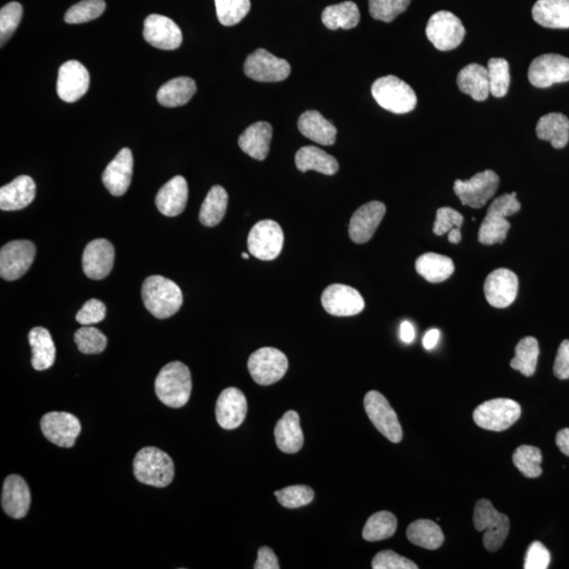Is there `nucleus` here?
Instances as JSON below:
<instances>
[{
	"mask_svg": "<svg viewBox=\"0 0 569 569\" xmlns=\"http://www.w3.org/2000/svg\"><path fill=\"white\" fill-rule=\"evenodd\" d=\"M277 501L286 508H299L310 504L315 491L309 486L293 485L275 492Z\"/></svg>",
	"mask_w": 569,
	"mask_h": 569,
	"instance_id": "nucleus-49",
	"label": "nucleus"
},
{
	"mask_svg": "<svg viewBox=\"0 0 569 569\" xmlns=\"http://www.w3.org/2000/svg\"><path fill=\"white\" fill-rule=\"evenodd\" d=\"M104 10H106L104 0H83L67 11L65 21L70 25H78V23L95 21L103 13Z\"/></svg>",
	"mask_w": 569,
	"mask_h": 569,
	"instance_id": "nucleus-46",
	"label": "nucleus"
},
{
	"mask_svg": "<svg viewBox=\"0 0 569 569\" xmlns=\"http://www.w3.org/2000/svg\"><path fill=\"white\" fill-rule=\"evenodd\" d=\"M37 248L30 241H13L0 252V276L5 281H16L25 276L32 266Z\"/></svg>",
	"mask_w": 569,
	"mask_h": 569,
	"instance_id": "nucleus-14",
	"label": "nucleus"
},
{
	"mask_svg": "<svg viewBox=\"0 0 569 569\" xmlns=\"http://www.w3.org/2000/svg\"><path fill=\"white\" fill-rule=\"evenodd\" d=\"M274 129L266 121H258L248 127L239 138L241 149L257 161H264L269 153Z\"/></svg>",
	"mask_w": 569,
	"mask_h": 569,
	"instance_id": "nucleus-30",
	"label": "nucleus"
},
{
	"mask_svg": "<svg viewBox=\"0 0 569 569\" xmlns=\"http://www.w3.org/2000/svg\"><path fill=\"white\" fill-rule=\"evenodd\" d=\"M276 442L284 454H296L304 445V434L301 432L300 416L294 410L284 414L275 427Z\"/></svg>",
	"mask_w": 569,
	"mask_h": 569,
	"instance_id": "nucleus-28",
	"label": "nucleus"
},
{
	"mask_svg": "<svg viewBox=\"0 0 569 569\" xmlns=\"http://www.w3.org/2000/svg\"><path fill=\"white\" fill-rule=\"evenodd\" d=\"M556 444L559 447L562 454L569 457V428L562 429L557 433Z\"/></svg>",
	"mask_w": 569,
	"mask_h": 569,
	"instance_id": "nucleus-57",
	"label": "nucleus"
},
{
	"mask_svg": "<svg viewBox=\"0 0 569 569\" xmlns=\"http://www.w3.org/2000/svg\"><path fill=\"white\" fill-rule=\"evenodd\" d=\"M248 251L260 260H276L282 252L284 232L275 220L264 219L249 232Z\"/></svg>",
	"mask_w": 569,
	"mask_h": 569,
	"instance_id": "nucleus-11",
	"label": "nucleus"
},
{
	"mask_svg": "<svg viewBox=\"0 0 569 569\" xmlns=\"http://www.w3.org/2000/svg\"><path fill=\"white\" fill-rule=\"evenodd\" d=\"M361 20L358 5L353 2H344L329 5L323 11L322 21L329 30H350L356 28Z\"/></svg>",
	"mask_w": 569,
	"mask_h": 569,
	"instance_id": "nucleus-38",
	"label": "nucleus"
},
{
	"mask_svg": "<svg viewBox=\"0 0 569 569\" xmlns=\"http://www.w3.org/2000/svg\"><path fill=\"white\" fill-rule=\"evenodd\" d=\"M298 127L301 135L311 139L312 142L323 146H331L335 143L336 132H338L336 128L316 110H309L301 114Z\"/></svg>",
	"mask_w": 569,
	"mask_h": 569,
	"instance_id": "nucleus-31",
	"label": "nucleus"
},
{
	"mask_svg": "<svg viewBox=\"0 0 569 569\" xmlns=\"http://www.w3.org/2000/svg\"><path fill=\"white\" fill-rule=\"evenodd\" d=\"M514 466L526 478L536 479L542 474V452L535 446L522 445L513 455Z\"/></svg>",
	"mask_w": 569,
	"mask_h": 569,
	"instance_id": "nucleus-43",
	"label": "nucleus"
},
{
	"mask_svg": "<svg viewBox=\"0 0 569 569\" xmlns=\"http://www.w3.org/2000/svg\"><path fill=\"white\" fill-rule=\"evenodd\" d=\"M518 276L512 270L500 268L492 271L486 277L484 294L492 307L507 308L512 305L518 295Z\"/></svg>",
	"mask_w": 569,
	"mask_h": 569,
	"instance_id": "nucleus-20",
	"label": "nucleus"
},
{
	"mask_svg": "<svg viewBox=\"0 0 569 569\" xmlns=\"http://www.w3.org/2000/svg\"><path fill=\"white\" fill-rule=\"evenodd\" d=\"M554 375L559 380H569V340L561 342L555 359Z\"/></svg>",
	"mask_w": 569,
	"mask_h": 569,
	"instance_id": "nucleus-55",
	"label": "nucleus"
},
{
	"mask_svg": "<svg viewBox=\"0 0 569 569\" xmlns=\"http://www.w3.org/2000/svg\"><path fill=\"white\" fill-rule=\"evenodd\" d=\"M254 569H278V560L276 555L269 548L263 547L258 551V559L253 566Z\"/></svg>",
	"mask_w": 569,
	"mask_h": 569,
	"instance_id": "nucleus-56",
	"label": "nucleus"
},
{
	"mask_svg": "<svg viewBox=\"0 0 569 569\" xmlns=\"http://www.w3.org/2000/svg\"><path fill=\"white\" fill-rule=\"evenodd\" d=\"M31 505V492L21 475L11 474L4 480L2 492V507L11 518L22 519Z\"/></svg>",
	"mask_w": 569,
	"mask_h": 569,
	"instance_id": "nucleus-24",
	"label": "nucleus"
},
{
	"mask_svg": "<svg viewBox=\"0 0 569 569\" xmlns=\"http://www.w3.org/2000/svg\"><path fill=\"white\" fill-rule=\"evenodd\" d=\"M188 202V184L185 177L177 176L160 189L155 204L165 217L174 218L183 213Z\"/></svg>",
	"mask_w": 569,
	"mask_h": 569,
	"instance_id": "nucleus-26",
	"label": "nucleus"
},
{
	"mask_svg": "<svg viewBox=\"0 0 569 569\" xmlns=\"http://www.w3.org/2000/svg\"><path fill=\"white\" fill-rule=\"evenodd\" d=\"M115 252L111 243L98 239L87 245L83 254V269L91 280H103L111 272Z\"/></svg>",
	"mask_w": 569,
	"mask_h": 569,
	"instance_id": "nucleus-23",
	"label": "nucleus"
},
{
	"mask_svg": "<svg viewBox=\"0 0 569 569\" xmlns=\"http://www.w3.org/2000/svg\"><path fill=\"white\" fill-rule=\"evenodd\" d=\"M426 35L440 51H450L458 48L466 37V28L455 14L449 11H440L429 19Z\"/></svg>",
	"mask_w": 569,
	"mask_h": 569,
	"instance_id": "nucleus-9",
	"label": "nucleus"
},
{
	"mask_svg": "<svg viewBox=\"0 0 569 569\" xmlns=\"http://www.w3.org/2000/svg\"><path fill=\"white\" fill-rule=\"evenodd\" d=\"M440 331L438 329H431L427 331L423 339V346L427 350H432L437 346L440 340Z\"/></svg>",
	"mask_w": 569,
	"mask_h": 569,
	"instance_id": "nucleus-59",
	"label": "nucleus"
},
{
	"mask_svg": "<svg viewBox=\"0 0 569 569\" xmlns=\"http://www.w3.org/2000/svg\"><path fill=\"white\" fill-rule=\"evenodd\" d=\"M540 354L539 342L533 336H526L515 346V357L510 362V367L525 376L536 373Z\"/></svg>",
	"mask_w": 569,
	"mask_h": 569,
	"instance_id": "nucleus-41",
	"label": "nucleus"
},
{
	"mask_svg": "<svg viewBox=\"0 0 569 569\" xmlns=\"http://www.w3.org/2000/svg\"><path fill=\"white\" fill-rule=\"evenodd\" d=\"M400 340L406 342V344H410V342H414L416 333L412 324L408 321H405L400 324Z\"/></svg>",
	"mask_w": 569,
	"mask_h": 569,
	"instance_id": "nucleus-58",
	"label": "nucleus"
},
{
	"mask_svg": "<svg viewBox=\"0 0 569 569\" xmlns=\"http://www.w3.org/2000/svg\"><path fill=\"white\" fill-rule=\"evenodd\" d=\"M416 269L427 282L438 284L449 280L455 272V264L445 255L429 252L416 260Z\"/></svg>",
	"mask_w": 569,
	"mask_h": 569,
	"instance_id": "nucleus-36",
	"label": "nucleus"
},
{
	"mask_svg": "<svg viewBox=\"0 0 569 569\" xmlns=\"http://www.w3.org/2000/svg\"><path fill=\"white\" fill-rule=\"evenodd\" d=\"M107 308L100 300L92 299L87 301L78 312L77 321L83 326H91L103 321L106 317Z\"/></svg>",
	"mask_w": 569,
	"mask_h": 569,
	"instance_id": "nucleus-53",
	"label": "nucleus"
},
{
	"mask_svg": "<svg viewBox=\"0 0 569 569\" xmlns=\"http://www.w3.org/2000/svg\"><path fill=\"white\" fill-rule=\"evenodd\" d=\"M32 347V366L35 370L49 369L55 362L56 348L49 330L35 327L29 334Z\"/></svg>",
	"mask_w": 569,
	"mask_h": 569,
	"instance_id": "nucleus-35",
	"label": "nucleus"
},
{
	"mask_svg": "<svg viewBox=\"0 0 569 569\" xmlns=\"http://www.w3.org/2000/svg\"><path fill=\"white\" fill-rule=\"evenodd\" d=\"M295 165L301 172L315 170L325 176H334L339 170L334 156L315 146L301 148L295 154Z\"/></svg>",
	"mask_w": 569,
	"mask_h": 569,
	"instance_id": "nucleus-33",
	"label": "nucleus"
},
{
	"mask_svg": "<svg viewBox=\"0 0 569 569\" xmlns=\"http://www.w3.org/2000/svg\"><path fill=\"white\" fill-rule=\"evenodd\" d=\"M22 17L21 4L16 2L5 4L0 10V45H4L19 28Z\"/></svg>",
	"mask_w": 569,
	"mask_h": 569,
	"instance_id": "nucleus-50",
	"label": "nucleus"
},
{
	"mask_svg": "<svg viewBox=\"0 0 569 569\" xmlns=\"http://www.w3.org/2000/svg\"><path fill=\"white\" fill-rule=\"evenodd\" d=\"M196 84L190 78H173L162 85L158 92V102L161 106L176 108L189 103L196 93Z\"/></svg>",
	"mask_w": 569,
	"mask_h": 569,
	"instance_id": "nucleus-37",
	"label": "nucleus"
},
{
	"mask_svg": "<svg viewBox=\"0 0 569 569\" xmlns=\"http://www.w3.org/2000/svg\"><path fill=\"white\" fill-rule=\"evenodd\" d=\"M537 136L548 141L556 149L566 146L569 141V120L562 113H548L539 120Z\"/></svg>",
	"mask_w": 569,
	"mask_h": 569,
	"instance_id": "nucleus-34",
	"label": "nucleus"
},
{
	"mask_svg": "<svg viewBox=\"0 0 569 569\" xmlns=\"http://www.w3.org/2000/svg\"><path fill=\"white\" fill-rule=\"evenodd\" d=\"M411 0H369V12L376 21L392 22L409 7Z\"/></svg>",
	"mask_w": 569,
	"mask_h": 569,
	"instance_id": "nucleus-48",
	"label": "nucleus"
},
{
	"mask_svg": "<svg viewBox=\"0 0 569 569\" xmlns=\"http://www.w3.org/2000/svg\"><path fill=\"white\" fill-rule=\"evenodd\" d=\"M398 520L389 512H379L370 516L363 530L366 541L376 542L392 538L396 533Z\"/></svg>",
	"mask_w": 569,
	"mask_h": 569,
	"instance_id": "nucleus-42",
	"label": "nucleus"
},
{
	"mask_svg": "<svg viewBox=\"0 0 569 569\" xmlns=\"http://www.w3.org/2000/svg\"><path fill=\"white\" fill-rule=\"evenodd\" d=\"M228 199L227 191L222 186H213L201 207V223L206 227H214L222 222L227 211Z\"/></svg>",
	"mask_w": 569,
	"mask_h": 569,
	"instance_id": "nucleus-40",
	"label": "nucleus"
},
{
	"mask_svg": "<svg viewBox=\"0 0 569 569\" xmlns=\"http://www.w3.org/2000/svg\"><path fill=\"white\" fill-rule=\"evenodd\" d=\"M491 93L501 98L507 95L510 85L509 63L504 58H491L487 63Z\"/></svg>",
	"mask_w": 569,
	"mask_h": 569,
	"instance_id": "nucleus-45",
	"label": "nucleus"
},
{
	"mask_svg": "<svg viewBox=\"0 0 569 569\" xmlns=\"http://www.w3.org/2000/svg\"><path fill=\"white\" fill-rule=\"evenodd\" d=\"M371 95L383 109L396 114L412 111L417 103L414 89L394 75L376 79L371 87Z\"/></svg>",
	"mask_w": 569,
	"mask_h": 569,
	"instance_id": "nucleus-5",
	"label": "nucleus"
},
{
	"mask_svg": "<svg viewBox=\"0 0 569 569\" xmlns=\"http://www.w3.org/2000/svg\"><path fill=\"white\" fill-rule=\"evenodd\" d=\"M386 213L381 202H369L359 207L350 219V236L353 243H365L371 240Z\"/></svg>",
	"mask_w": 569,
	"mask_h": 569,
	"instance_id": "nucleus-22",
	"label": "nucleus"
},
{
	"mask_svg": "<svg viewBox=\"0 0 569 569\" xmlns=\"http://www.w3.org/2000/svg\"><path fill=\"white\" fill-rule=\"evenodd\" d=\"M74 341L84 354L102 353L108 345L107 336L101 330L90 326L78 329L74 334Z\"/></svg>",
	"mask_w": 569,
	"mask_h": 569,
	"instance_id": "nucleus-47",
	"label": "nucleus"
},
{
	"mask_svg": "<svg viewBox=\"0 0 569 569\" xmlns=\"http://www.w3.org/2000/svg\"><path fill=\"white\" fill-rule=\"evenodd\" d=\"M248 403L240 389L230 387L219 394L216 406L219 425L226 431L240 427L246 419Z\"/></svg>",
	"mask_w": 569,
	"mask_h": 569,
	"instance_id": "nucleus-21",
	"label": "nucleus"
},
{
	"mask_svg": "<svg viewBox=\"0 0 569 569\" xmlns=\"http://www.w3.org/2000/svg\"><path fill=\"white\" fill-rule=\"evenodd\" d=\"M193 392V380L187 366L171 362L164 366L155 379V393L162 404L181 408L188 403Z\"/></svg>",
	"mask_w": 569,
	"mask_h": 569,
	"instance_id": "nucleus-2",
	"label": "nucleus"
},
{
	"mask_svg": "<svg viewBox=\"0 0 569 569\" xmlns=\"http://www.w3.org/2000/svg\"><path fill=\"white\" fill-rule=\"evenodd\" d=\"M324 309L334 317H352L361 313L365 301L361 293L342 284H330L322 294Z\"/></svg>",
	"mask_w": 569,
	"mask_h": 569,
	"instance_id": "nucleus-17",
	"label": "nucleus"
},
{
	"mask_svg": "<svg viewBox=\"0 0 569 569\" xmlns=\"http://www.w3.org/2000/svg\"><path fill=\"white\" fill-rule=\"evenodd\" d=\"M457 84L464 95L472 96L474 101L483 102L489 98L491 93L489 71L480 63H470L464 67L458 74Z\"/></svg>",
	"mask_w": 569,
	"mask_h": 569,
	"instance_id": "nucleus-29",
	"label": "nucleus"
},
{
	"mask_svg": "<svg viewBox=\"0 0 569 569\" xmlns=\"http://www.w3.org/2000/svg\"><path fill=\"white\" fill-rule=\"evenodd\" d=\"M219 21L223 26L237 25L252 9L251 0H214Z\"/></svg>",
	"mask_w": 569,
	"mask_h": 569,
	"instance_id": "nucleus-44",
	"label": "nucleus"
},
{
	"mask_svg": "<svg viewBox=\"0 0 569 569\" xmlns=\"http://www.w3.org/2000/svg\"><path fill=\"white\" fill-rule=\"evenodd\" d=\"M500 178L492 170H485L475 174L468 181L457 179L454 185L456 195L462 205L479 209L486 205L496 194Z\"/></svg>",
	"mask_w": 569,
	"mask_h": 569,
	"instance_id": "nucleus-12",
	"label": "nucleus"
},
{
	"mask_svg": "<svg viewBox=\"0 0 569 569\" xmlns=\"http://www.w3.org/2000/svg\"><path fill=\"white\" fill-rule=\"evenodd\" d=\"M364 408L375 427L392 443L403 439L402 426L396 411L382 393L371 391L364 398Z\"/></svg>",
	"mask_w": 569,
	"mask_h": 569,
	"instance_id": "nucleus-10",
	"label": "nucleus"
},
{
	"mask_svg": "<svg viewBox=\"0 0 569 569\" xmlns=\"http://www.w3.org/2000/svg\"><path fill=\"white\" fill-rule=\"evenodd\" d=\"M90 86L88 70L78 61H69L58 70L57 95L66 103H75L83 97Z\"/></svg>",
	"mask_w": 569,
	"mask_h": 569,
	"instance_id": "nucleus-18",
	"label": "nucleus"
},
{
	"mask_svg": "<svg viewBox=\"0 0 569 569\" xmlns=\"http://www.w3.org/2000/svg\"><path fill=\"white\" fill-rule=\"evenodd\" d=\"M242 257H243V259H245V260H248V259H249V254H247V253H243V254H242Z\"/></svg>",
	"mask_w": 569,
	"mask_h": 569,
	"instance_id": "nucleus-61",
	"label": "nucleus"
},
{
	"mask_svg": "<svg viewBox=\"0 0 569 569\" xmlns=\"http://www.w3.org/2000/svg\"><path fill=\"white\" fill-rule=\"evenodd\" d=\"M37 195V185L28 176L16 177L0 189V209L17 211L30 205Z\"/></svg>",
	"mask_w": 569,
	"mask_h": 569,
	"instance_id": "nucleus-27",
	"label": "nucleus"
},
{
	"mask_svg": "<svg viewBox=\"0 0 569 569\" xmlns=\"http://www.w3.org/2000/svg\"><path fill=\"white\" fill-rule=\"evenodd\" d=\"M248 369L255 383L259 385L269 386L286 375L288 359L276 348H260L249 358Z\"/></svg>",
	"mask_w": 569,
	"mask_h": 569,
	"instance_id": "nucleus-8",
	"label": "nucleus"
},
{
	"mask_svg": "<svg viewBox=\"0 0 569 569\" xmlns=\"http://www.w3.org/2000/svg\"><path fill=\"white\" fill-rule=\"evenodd\" d=\"M133 472L143 484L164 489L174 478V463L169 455L156 447H144L133 461Z\"/></svg>",
	"mask_w": 569,
	"mask_h": 569,
	"instance_id": "nucleus-4",
	"label": "nucleus"
},
{
	"mask_svg": "<svg viewBox=\"0 0 569 569\" xmlns=\"http://www.w3.org/2000/svg\"><path fill=\"white\" fill-rule=\"evenodd\" d=\"M521 210L516 194H503L491 202L479 229V242L486 246L502 243L507 240L510 223L507 217Z\"/></svg>",
	"mask_w": 569,
	"mask_h": 569,
	"instance_id": "nucleus-3",
	"label": "nucleus"
},
{
	"mask_svg": "<svg viewBox=\"0 0 569 569\" xmlns=\"http://www.w3.org/2000/svg\"><path fill=\"white\" fill-rule=\"evenodd\" d=\"M371 566L374 569H417L416 563L394 553L392 550H383L376 554Z\"/></svg>",
	"mask_w": 569,
	"mask_h": 569,
	"instance_id": "nucleus-52",
	"label": "nucleus"
},
{
	"mask_svg": "<svg viewBox=\"0 0 569 569\" xmlns=\"http://www.w3.org/2000/svg\"><path fill=\"white\" fill-rule=\"evenodd\" d=\"M463 222L464 217L455 209L450 207L440 208L433 224V234L439 236L449 234L451 229L461 228Z\"/></svg>",
	"mask_w": 569,
	"mask_h": 569,
	"instance_id": "nucleus-51",
	"label": "nucleus"
},
{
	"mask_svg": "<svg viewBox=\"0 0 569 569\" xmlns=\"http://www.w3.org/2000/svg\"><path fill=\"white\" fill-rule=\"evenodd\" d=\"M144 38L161 50H177L183 43L181 29L169 17L151 14L144 20Z\"/></svg>",
	"mask_w": 569,
	"mask_h": 569,
	"instance_id": "nucleus-19",
	"label": "nucleus"
},
{
	"mask_svg": "<svg viewBox=\"0 0 569 569\" xmlns=\"http://www.w3.org/2000/svg\"><path fill=\"white\" fill-rule=\"evenodd\" d=\"M521 406L514 400L495 399L481 404L474 411V421L491 432H504L520 419Z\"/></svg>",
	"mask_w": 569,
	"mask_h": 569,
	"instance_id": "nucleus-7",
	"label": "nucleus"
},
{
	"mask_svg": "<svg viewBox=\"0 0 569 569\" xmlns=\"http://www.w3.org/2000/svg\"><path fill=\"white\" fill-rule=\"evenodd\" d=\"M46 440L60 447H73L81 432L80 422L69 412L52 411L40 421Z\"/></svg>",
	"mask_w": 569,
	"mask_h": 569,
	"instance_id": "nucleus-16",
	"label": "nucleus"
},
{
	"mask_svg": "<svg viewBox=\"0 0 569 569\" xmlns=\"http://www.w3.org/2000/svg\"><path fill=\"white\" fill-rule=\"evenodd\" d=\"M550 563V554L541 542H533L528 548L524 568L547 569Z\"/></svg>",
	"mask_w": 569,
	"mask_h": 569,
	"instance_id": "nucleus-54",
	"label": "nucleus"
},
{
	"mask_svg": "<svg viewBox=\"0 0 569 569\" xmlns=\"http://www.w3.org/2000/svg\"><path fill=\"white\" fill-rule=\"evenodd\" d=\"M243 71L249 78L260 83H277L289 78L292 67L287 61L265 49H258L247 57Z\"/></svg>",
	"mask_w": 569,
	"mask_h": 569,
	"instance_id": "nucleus-13",
	"label": "nucleus"
},
{
	"mask_svg": "<svg viewBox=\"0 0 569 569\" xmlns=\"http://www.w3.org/2000/svg\"><path fill=\"white\" fill-rule=\"evenodd\" d=\"M462 240L460 228H454L449 232V241L451 243H458Z\"/></svg>",
	"mask_w": 569,
	"mask_h": 569,
	"instance_id": "nucleus-60",
	"label": "nucleus"
},
{
	"mask_svg": "<svg viewBox=\"0 0 569 569\" xmlns=\"http://www.w3.org/2000/svg\"><path fill=\"white\" fill-rule=\"evenodd\" d=\"M532 19L549 29L569 28V0H538L532 8Z\"/></svg>",
	"mask_w": 569,
	"mask_h": 569,
	"instance_id": "nucleus-32",
	"label": "nucleus"
},
{
	"mask_svg": "<svg viewBox=\"0 0 569 569\" xmlns=\"http://www.w3.org/2000/svg\"><path fill=\"white\" fill-rule=\"evenodd\" d=\"M528 79L537 88L569 81V58L559 54H543L535 58L528 69Z\"/></svg>",
	"mask_w": 569,
	"mask_h": 569,
	"instance_id": "nucleus-15",
	"label": "nucleus"
},
{
	"mask_svg": "<svg viewBox=\"0 0 569 569\" xmlns=\"http://www.w3.org/2000/svg\"><path fill=\"white\" fill-rule=\"evenodd\" d=\"M144 307L156 318L170 317L181 309L183 293L178 284L161 276H149L142 287Z\"/></svg>",
	"mask_w": 569,
	"mask_h": 569,
	"instance_id": "nucleus-1",
	"label": "nucleus"
},
{
	"mask_svg": "<svg viewBox=\"0 0 569 569\" xmlns=\"http://www.w3.org/2000/svg\"><path fill=\"white\" fill-rule=\"evenodd\" d=\"M406 535L412 544L426 549H438L444 543L441 527L431 520H416L408 526Z\"/></svg>",
	"mask_w": 569,
	"mask_h": 569,
	"instance_id": "nucleus-39",
	"label": "nucleus"
},
{
	"mask_svg": "<svg viewBox=\"0 0 569 569\" xmlns=\"http://www.w3.org/2000/svg\"><path fill=\"white\" fill-rule=\"evenodd\" d=\"M474 524L478 532H484V547L495 553L503 547L510 528V522L507 515L499 513L491 501L481 499L475 504L474 512Z\"/></svg>",
	"mask_w": 569,
	"mask_h": 569,
	"instance_id": "nucleus-6",
	"label": "nucleus"
},
{
	"mask_svg": "<svg viewBox=\"0 0 569 569\" xmlns=\"http://www.w3.org/2000/svg\"><path fill=\"white\" fill-rule=\"evenodd\" d=\"M132 173V151L129 148H123L103 171V186L114 196L124 195L130 187Z\"/></svg>",
	"mask_w": 569,
	"mask_h": 569,
	"instance_id": "nucleus-25",
	"label": "nucleus"
}]
</instances>
